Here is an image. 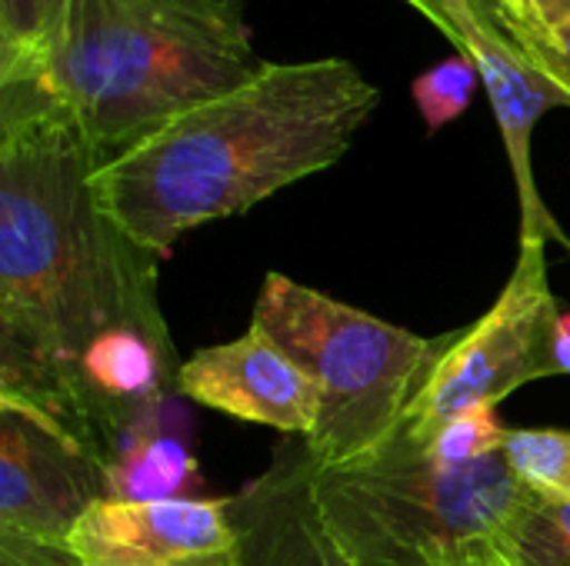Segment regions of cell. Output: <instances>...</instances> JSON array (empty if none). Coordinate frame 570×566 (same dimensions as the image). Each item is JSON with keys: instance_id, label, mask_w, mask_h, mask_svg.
<instances>
[{"instance_id": "1", "label": "cell", "mask_w": 570, "mask_h": 566, "mask_svg": "<svg viewBox=\"0 0 570 566\" xmlns=\"http://www.w3.org/2000/svg\"><path fill=\"white\" fill-rule=\"evenodd\" d=\"M104 163L70 113L0 87V397L77 434V374L110 330H167L160 254L97 200Z\"/></svg>"}, {"instance_id": "2", "label": "cell", "mask_w": 570, "mask_h": 566, "mask_svg": "<svg viewBox=\"0 0 570 566\" xmlns=\"http://www.w3.org/2000/svg\"><path fill=\"white\" fill-rule=\"evenodd\" d=\"M377 103L381 90L344 57L264 63L100 163L94 190L137 244L167 257L187 230L334 167Z\"/></svg>"}, {"instance_id": "3", "label": "cell", "mask_w": 570, "mask_h": 566, "mask_svg": "<svg viewBox=\"0 0 570 566\" xmlns=\"http://www.w3.org/2000/svg\"><path fill=\"white\" fill-rule=\"evenodd\" d=\"M264 63L247 0H57L33 50L0 70V87L70 113L107 163Z\"/></svg>"}, {"instance_id": "4", "label": "cell", "mask_w": 570, "mask_h": 566, "mask_svg": "<svg viewBox=\"0 0 570 566\" xmlns=\"http://www.w3.org/2000/svg\"><path fill=\"white\" fill-rule=\"evenodd\" d=\"M314 490L354 566H501L508 534L534 504L504 454L451 467L411 447L317 464Z\"/></svg>"}, {"instance_id": "5", "label": "cell", "mask_w": 570, "mask_h": 566, "mask_svg": "<svg viewBox=\"0 0 570 566\" xmlns=\"http://www.w3.org/2000/svg\"><path fill=\"white\" fill-rule=\"evenodd\" d=\"M250 327L264 330L314 380L321 407L307 444L321 467L381 454L444 347V337L424 340L277 270L261 284Z\"/></svg>"}, {"instance_id": "6", "label": "cell", "mask_w": 570, "mask_h": 566, "mask_svg": "<svg viewBox=\"0 0 570 566\" xmlns=\"http://www.w3.org/2000/svg\"><path fill=\"white\" fill-rule=\"evenodd\" d=\"M558 320L561 307L548 284L544 247H521L494 307L468 330L444 334V347L387 447L424 450L448 420L498 407L524 384L558 377Z\"/></svg>"}, {"instance_id": "7", "label": "cell", "mask_w": 570, "mask_h": 566, "mask_svg": "<svg viewBox=\"0 0 570 566\" xmlns=\"http://www.w3.org/2000/svg\"><path fill=\"white\" fill-rule=\"evenodd\" d=\"M110 500V470L40 410L0 397V530L67 544L80 517Z\"/></svg>"}, {"instance_id": "8", "label": "cell", "mask_w": 570, "mask_h": 566, "mask_svg": "<svg viewBox=\"0 0 570 566\" xmlns=\"http://www.w3.org/2000/svg\"><path fill=\"white\" fill-rule=\"evenodd\" d=\"M428 20H434L464 57L474 60L481 83L488 87L508 160L518 183L521 224L528 230H544L551 224V210L541 200L534 163H531V133L538 120L554 110L570 107V97L548 80L498 27V17L508 13L498 0H411Z\"/></svg>"}, {"instance_id": "9", "label": "cell", "mask_w": 570, "mask_h": 566, "mask_svg": "<svg viewBox=\"0 0 570 566\" xmlns=\"http://www.w3.org/2000/svg\"><path fill=\"white\" fill-rule=\"evenodd\" d=\"M83 566H230V497L104 500L70 534Z\"/></svg>"}, {"instance_id": "10", "label": "cell", "mask_w": 570, "mask_h": 566, "mask_svg": "<svg viewBox=\"0 0 570 566\" xmlns=\"http://www.w3.org/2000/svg\"><path fill=\"white\" fill-rule=\"evenodd\" d=\"M177 394L234 420L271 427L281 437H307L321 407L304 367L257 327L184 360Z\"/></svg>"}, {"instance_id": "11", "label": "cell", "mask_w": 570, "mask_h": 566, "mask_svg": "<svg viewBox=\"0 0 570 566\" xmlns=\"http://www.w3.org/2000/svg\"><path fill=\"white\" fill-rule=\"evenodd\" d=\"M317 457L307 437H281L261 477L230 497V566H354L317 504Z\"/></svg>"}, {"instance_id": "12", "label": "cell", "mask_w": 570, "mask_h": 566, "mask_svg": "<svg viewBox=\"0 0 570 566\" xmlns=\"http://www.w3.org/2000/svg\"><path fill=\"white\" fill-rule=\"evenodd\" d=\"M200 487L197 460L184 430L167 427V414L130 437L110 464V500H177Z\"/></svg>"}, {"instance_id": "13", "label": "cell", "mask_w": 570, "mask_h": 566, "mask_svg": "<svg viewBox=\"0 0 570 566\" xmlns=\"http://www.w3.org/2000/svg\"><path fill=\"white\" fill-rule=\"evenodd\" d=\"M498 27L570 97V0H531L528 20L501 13Z\"/></svg>"}, {"instance_id": "14", "label": "cell", "mask_w": 570, "mask_h": 566, "mask_svg": "<svg viewBox=\"0 0 570 566\" xmlns=\"http://www.w3.org/2000/svg\"><path fill=\"white\" fill-rule=\"evenodd\" d=\"M504 457L538 500H570V430H511Z\"/></svg>"}, {"instance_id": "15", "label": "cell", "mask_w": 570, "mask_h": 566, "mask_svg": "<svg viewBox=\"0 0 570 566\" xmlns=\"http://www.w3.org/2000/svg\"><path fill=\"white\" fill-rule=\"evenodd\" d=\"M501 566H570V500H538L501 547Z\"/></svg>"}, {"instance_id": "16", "label": "cell", "mask_w": 570, "mask_h": 566, "mask_svg": "<svg viewBox=\"0 0 570 566\" xmlns=\"http://www.w3.org/2000/svg\"><path fill=\"white\" fill-rule=\"evenodd\" d=\"M478 67L471 57L458 53V57H448L441 63H434L431 70H424L417 80H414V103L428 123L431 133H438L444 123L458 120L471 100H474V90H478Z\"/></svg>"}, {"instance_id": "17", "label": "cell", "mask_w": 570, "mask_h": 566, "mask_svg": "<svg viewBox=\"0 0 570 566\" xmlns=\"http://www.w3.org/2000/svg\"><path fill=\"white\" fill-rule=\"evenodd\" d=\"M508 427L501 424L494 407H481V410H468L454 420H448L424 447L428 457L451 464V467H464V464H478L484 457L504 454L508 444Z\"/></svg>"}, {"instance_id": "18", "label": "cell", "mask_w": 570, "mask_h": 566, "mask_svg": "<svg viewBox=\"0 0 570 566\" xmlns=\"http://www.w3.org/2000/svg\"><path fill=\"white\" fill-rule=\"evenodd\" d=\"M57 0H0V70L17 67L40 40Z\"/></svg>"}, {"instance_id": "19", "label": "cell", "mask_w": 570, "mask_h": 566, "mask_svg": "<svg viewBox=\"0 0 570 566\" xmlns=\"http://www.w3.org/2000/svg\"><path fill=\"white\" fill-rule=\"evenodd\" d=\"M0 566H83L70 544L33 540L13 530H0Z\"/></svg>"}, {"instance_id": "20", "label": "cell", "mask_w": 570, "mask_h": 566, "mask_svg": "<svg viewBox=\"0 0 570 566\" xmlns=\"http://www.w3.org/2000/svg\"><path fill=\"white\" fill-rule=\"evenodd\" d=\"M554 357H558V370L570 377V310H561L558 340H554Z\"/></svg>"}, {"instance_id": "21", "label": "cell", "mask_w": 570, "mask_h": 566, "mask_svg": "<svg viewBox=\"0 0 570 566\" xmlns=\"http://www.w3.org/2000/svg\"><path fill=\"white\" fill-rule=\"evenodd\" d=\"M514 20H528V13H531V0H498Z\"/></svg>"}]
</instances>
